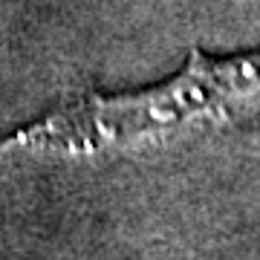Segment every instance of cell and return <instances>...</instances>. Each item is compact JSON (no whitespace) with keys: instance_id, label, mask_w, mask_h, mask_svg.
Returning <instances> with one entry per match:
<instances>
[{"instance_id":"cell-1","label":"cell","mask_w":260,"mask_h":260,"mask_svg":"<svg viewBox=\"0 0 260 260\" xmlns=\"http://www.w3.org/2000/svg\"><path fill=\"white\" fill-rule=\"evenodd\" d=\"M254 107H260V52L208 58L203 49H194L182 73L171 81L119 99L81 95L78 102L64 104L47 119L3 139L0 153H84L136 145L165 139L177 130L220 124Z\"/></svg>"}]
</instances>
